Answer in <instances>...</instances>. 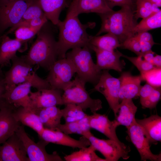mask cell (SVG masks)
<instances>
[{
	"mask_svg": "<svg viewBox=\"0 0 161 161\" xmlns=\"http://www.w3.org/2000/svg\"><path fill=\"white\" fill-rule=\"evenodd\" d=\"M161 10L142 19L136 25L134 30V34L136 33L149 30L161 27Z\"/></svg>",
	"mask_w": 161,
	"mask_h": 161,
	"instance_id": "obj_30",
	"label": "cell"
},
{
	"mask_svg": "<svg viewBox=\"0 0 161 161\" xmlns=\"http://www.w3.org/2000/svg\"><path fill=\"white\" fill-rule=\"evenodd\" d=\"M24 144L15 133L0 145V161H30Z\"/></svg>",
	"mask_w": 161,
	"mask_h": 161,
	"instance_id": "obj_14",
	"label": "cell"
},
{
	"mask_svg": "<svg viewBox=\"0 0 161 161\" xmlns=\"http://www.w3.org/2000/svg\"><path fill=\"white\" fill-rule=\"evenodd\" d=\"M155 88L156 87L148 83L142 86L139 96L140 97V102L141 105L147 99Z\"/></svg>",
	"mask_w": 161,
	"mask_h": 161,
	"instance_id": "obj_44",
	"label": "cell"
},
{
	"mask_svg": "<svg viewBox=\"0 0 161 161\" xmlns=\"http://www.w3.org/2000/svg\"><path fill=\"white\" fill-rule=\"evenodd\" d=\"M49 71L46 79L51 88L63 90L70 84L72 76L76 73L73 64L66 58L57 60Z\"/></svg>",
	"mask_w": 161,
	"mask_h": 161,
	"instance_id": "obj_7",
	"label": "cell"
},
{
	"mask_svg": "<svg viewBox=\"0 0 161 161\" xmlns=\"http://www.w3.org/2000/svg\"><path fill=\"white\" fill-rule=\"evenodd\" d=\"M86 83L77 75L63 90L62 95L63 105L74 104L80 106L84 111L89 109L92 113L102 109L101 100L90 97L86 89Z\"/></svg>",
	"mask_w": 161,
	"mask_h": 161,
	"instance_id": "obj_6",
	"label": "cell"
},
{
	"mask_svg": "<svg viewBox=\"0 0 161 161\" xmlns=\"http://www.w3.org/2000/svg\"><path fill=\"white\" fill-rule=\"evenodd\" d=\"M96 149L91 145L89 147L80 148L78 151L66 155L64 157L66 161H106L105 159L98 157Z\"/></svg>",
	"mask_w": 161,
	"mask_h": 161,
	"instance_id": "obj_29",
	"label": "cell"
},
{
	"mask_svg": "<svg viewBox=\"0 0 161 161\" xmlns=\"http://www.w3.org/2000/svg\"><path fill=\"white\" fill-rule=\"evenodd\" d=\"M16 108L11 106L0 109V145L15 133L21 125L13 115Z\"/></svg>",
	"mask_w": 161,
	"mask_h": 161,
	"instance_id": "obj_21",
	"label": "cell"
},
{
	"mask_svg": "<svg viewBox=\"0 0 161 161\" xmlns=\"http://www.w3.org/2000/svg\"></svg>",
	"mask_w": 161,
	"mask_h": 161,
	"instance_id": "obj_49",
	"label": "cell"
},
{
	"mask_svg": "<svg viewBox=\"0 0 161 161\" xmlns=\"http://www.w3.org/2000/svg\"><path fill=\"white\" fill-rule=\"evenodd\" d=\"M43 25L35 27H19L14 31L16 38L23 44L36 35Z\"/></svg>",
	"mask_w": 161,
	"mask_h": 161,
	"instance_id": "obj_34",
	"label": "cell"
},
{
	"mask_svg": "<svg viewBox=\"0 0 161 161\" xmlns=\"http://www.w3.org/2000/svg\"><path fill=\"white\" fill-rule=\"evenodd\" d=\"M141 127L150 143L155 144L161 140V117L152 115L142 119H135Z\"/></svg>",
	"mask_w": 161,
	"mask_h": 161,
	"instance_id": "obj_22",
	"label": "cell"
},
{
	"mask_svg": "<svg viewBox=\"0 0 161 161\" xmlns=\"http://www.w3.org/2000/svg\"><path fill=\"white\" fill-rule=\"evenodd\" d=\"M49 116L57 127L61 124L62 117L61 110L56 106L45 108Z\"/></svg>",
	"mask_w": 161,
	"mask_h": 161,
	"instance_id": "obj_41",
	"label": "cell"
},
{
	"mask_svg": "<svg viewBox=\"0 0 161 161\" xmlns=\"http://www.w3.org/2000/svg\"><path fill=\"white\" fill-rule=\"evenodd\" d=\"M120 47L129 50L134 53L137 56L140 55L142 54L141 41L134 34L121 44Z\"/></svg>",
	"mask_w": 161,
	"mask_h": 161,
	"instance_id": "obj_38",
	"label": "cell"
},
{
	"mask_svg": "<svg viewBox=\"0 0 161 161\" xmlns=\"http://www.w3.org/2000/svg\"><path fill=\"white\" fill-rule=\"evenodd\" d=\"M95 25V23L92 22L83 24L78 16L66 17L64 21L60 20L56 25L59 31L57 41L58 59L65 58L67 52L70 49L88 47L91 35L86 30Z\"/></svg>",
	"mask_w": 161,
	"mask_h": 161,
	"instance_id": "obj_1",
	"label": "cell"
},
{
	"mask_svg": "<svg viewBox=\"0 0 161 161\" xmlns=\"http://www.w3.org/2000/svg\"><path fill=\"white\" fill-rule=\"evenodd\" d=\"M32 87L30 84L25 82L16 85H7L4 97L9 104L16 107H22L35 113L30 97Z\"/></svg>",
	"mask_w": 161,
	"mask_h": 161,
	"instance_id": "obj_13",
	"label": "cell"
},
{
	"mask_svg": "<svg viewBox=\"0 0 161 161\" xmlns=\"http://www.w3.org/2000/svg\"><path fill=\"white\" fill-rule=\"evenodd\" d=\"M6 86V84L4 80V74L0 67V109L3 107L11 105L6 102L4 97Z\"/></svg>",
	"mask_w": 161,
	"mask_h": 161,
	"instance_id": "obj_42",
	"label": "cell"
},
{
	"mask_svg": "<svg viewBox=\"0 0 161 161\" xmlns=\"http://www.w3.org/2000/svg\"><path fill=\"white\" fill-rule=\"evenodd\" d=\"M61 90L51 88L31 91L29 95L33 108L35 111L38 109L63 105Z\"/></svg>",
	"mask_w": 161,
	"mask_h": 161,
	"instance_id": "obj_19",
	"label": "cell"
},
{
	"mask_svg": "<svg viewBox=\"0 0 161 161\" xmlns=\"http://www.w3.org/2000/svg\"><path fill=\"white\" fill-rule=\"evenodd\" d=\"M135 7L126 6L120 10L99 14L101 26L96 36L104 32L111 33L118 39L120 44L134 35L137 24L134 16Z\"/></svg>",
	"mask_w": 161,
	"mask_h": 161,
	"instance_id": "obj_3",
	"label": "cell"
},
{
	"mask_svg": "<svg viewBox=\"0 0 161 161\" xmlns=\"http://www.w3.org/2000/svg\"><path fill=\"white\" fill-rule=\"evenodd\" d=\"M120 82L119 78L112 76L107 70L102 71L99 79L94 89L105 97L115 115L120 103L119 92Z\"/></svg>",
	"mask_w": 161,
	"mask_h": 161,
	"instance_id": "obj_11",
	"label": "cell"
},
{
	"mask_svg": "<svg viewBox=\"0 0 161 161\" xmlns=\"http://www.w3.org/2000/svg\"><path fill=\"white\" fill-rule=\"evenodd\" d=\"M160 87L155 88L147 99L141 104L143 108L152 109L156 107L161 98Z\"/></svg>",
	"mask_w": 161,
	"mask_h": 161,
	"instance_id": "obj_39",
	"label": "cell"
},
{
	"mask_svg": "<svg viewBox=\"0 0 161 161\" xmlns=\"http://www.w3.org/2000/svg\"><path fill=\"white\" fill-rule=\"evenodd\" d=\"M23 44L16 38L12 39L7 35H3L0 43V66L9 64Z\"/></svg>",
	"mask_w": 161,
	"mask_h": 161,
	"instance_id": "obj_25",
	"label": "cell"
},
{
	"mask_svg": "<svg viewBox=\"0 0 161 161\" xmlns=\"http://www.w3.org/2000/svg\"><path fill=\"white\" fill-rule=\"evenodd\" d=\"M152 4L156 5L158 7L161 6V0H148Z\"/></svg>",
	"mask_w": 161,
	"mask_h": 161,
	"instance_id": "obj_48",
	"label": "cell"
},
{
	"mask_svg": "<svg viewBox=\"0 0 161 161\" xmlns=\"http://www.w3.org/2000/svg\"><path fill=\"white\" fill-rule=\"evenodd\" d=\"M124 57L130 61L140 71V74L156 68L151 63L144 60L140 56L130 57L123 54Z\"/></svg>",
	"mask_w": 161,
	"mask_h": 161,
	"instance_id": "obj_35",
	"label": "cell"
},
{
	"mask_svg": "<svg viewBox=\"0 0 161 161\" xmlns=\"http://www.w3.org/2000/svg\"><path fill=\"white\" fill-rule=\"evenodd\" d=\"M109 7L111 9L115 6L121 7L130 6L135 7L136 0H105Z\"/></svg>",
	"mask_w": 161,
	"mask_h": 161,
	"instance_id": "obj_43",
	"label": "cell"
},
{
	"mask_svg": "<svg viewBox=\"0 0 161 161\" xmlns=\"http://www.w3.org/2000/svg\"><path fill=\"white\" fill-rule=\"evenodd\" d=\"M137 107L132 99L123 100L120 103L117 112L114 115L115 120L119 125L129 126L135 120V115Z\"/></svg>",
	"mask_w": 161,
	"mask_h": 161,
	"instance_id": "obj_26",
	"label": "cell"
},
{
	"mask_svg": "<svg viewBox=\"0 0 161 161\" xmlns=\"http://www.w3.org/2000/svg\"><path fill=\"white\" fill-rule=\"evenodd\" d=\"M35 113L38 116L44 128L56 129L57 126L49 116L45 108L36 109Z\"/></svg>",
	"mask_w": 161,
	"mask_h": 161,
	"instance_id": "obj_40",
	"label": "cell"
},
{
	"mask_svg": "<svg viewBox=\"0 0 161 161\" xmlns=\"http://www.w3.org/2000/svg\"><path fill=\"white\" fill-rule=\"evenodd\" d=\"M64 108L61 109L62 117L66 123L74 122L80 120L87 115L80 106L73 104L65 105Z\"/></svg>",
	"mask_w": 161,
	"mask_h": 161,
	"instance_id": "obj_32",
	"label": "cell"
},
{
	"mask_svg": "<svg viewBox=\"0 0 161 161\" xmlns=\"http://www.w3.org/2000/svg\"><path fill=\"white\" fill-rule=\"evenodd\" d=\"M112 10L105 0H72L68 8L66 17L78 16L83 13L98 14Z\"/></svg>",
	"mask_w": 161,
	"mask_h": 161,
	"instance_id": "obj_16",
	"label": "cell"
},
{
	"mask_svg": "<svg viewBox=\"0 0 161 161\" xmlns=\"http://www.w3.org/2000/svg\"><path fill=\"white\" fill-rule=\"evenodd\" d=\"M86 134L84 137L88 139L96 150L104 156L106 161H117L120 158L126 160L129 158V146H123L110 139H100L95 137L90 131Z\"/></svg>",
	"mask_w": 161,
	"mask_h": 161,
	"instance_id": "obj_10",
	"label": "cell"
},
{
	"mask_svg": "<svg viewBox=\"0 0 161 161\" xmlns=\"http://www.w3.org/2000/svg\"><path fill=\"white\" fill-rule=\"evenodd\" d=\"M135 5L134 16L137 20L144 18L161 10L148 0H136Z\"/></svg>",
	"mask_w": 161,
	"mask_h": 161,
	"instance_id": "obj_31",
	"label": "cell"
},
{
	"mask_svg": "<svg viewBox=\"0 0 161 161\" xmlns=\"http://www.w3.org/2000/svg\"><path fill=\"white\" fill-rule=\"evenodd\" d=\"M127 129V133L131 142L137 148L142 161H160L161 154H153L150 143L141 127L135 120Z\"/></svg>",
	"mask_w": 161,
	"mask_h": 161,
	"instance_id": "obj_12",
	"label": "cell"
},
{
	"mask_svg": "<svg viewBox=\"0 0 161 161\" xmlns=\"http://www.w3.org/2000/svg\"><path fill=\"white\" fill-rule=\"evenodd\" d=\"M89 47L95 53L97 58L96 64L100 70L113 69L120 72L124 68L126 63L124 61L120 60L123 54L117 49L111 51L91 45L89 46Z\"/></svg>",
	"mask_w": 161,
	"mask_h": 161,
	"instance_id": "obj_17",
	"label": "cell"
},
{
	"mask_svg": "<svg viewBox=\"0 0 161 161\" xmlns=\"http://www.w3.org/2000/svg\"><path fill=\"white\" fill-rule=\"evenodd\" d=\"M46 16L20 21L10 28L5 34L11 33L20 27H35L43 25L48 21Z\"/></svg>",
	"mask_w": 161,
	"mask_h": 161,
	"instance_id": "obj_37",
	"label": "cell"
},
{
	"mask_svg": "<svg viewBox=\"0 0 161 161\" xmlns=\"http://www.w3.org/2000/svg\"><path fill=\"white\" fill-rule=\"evenodd\" d=\"M45 16L39 0H32L19 22Z\"/></svg>",
	"mask_w": 161,
	"mask_h": 161,
	"instance_id": "obj_33",
	"label": "cell"
},
{
	"mask_svg": "<svg viewBox=\"0 0 161 161\" xmlns=\"http://www.w3.org/2000/svg\"><path fill=\"white\" fill-rule=\"evenodd\" d=\"M11 60L12 66L4 74L6 85H16L28 82L38 90L51 88L46 79L41 78L32 70V66L26 62L23 56L16 55Z\"/></svg>",
	"mask_w": 161,
	"mask_h": 161,
	"instance_id": "obj_4",
	"label": "cell"
},
{
	"mask_svg": "<svg viewBox=\"0 0 161 161\" xmlns=\"http://www.w3.org/2000/svg\"><path fill=\"white\" fill-rule=\"evenodd\" d=\"M52 30L47 21L37 33L36 38L27 55L23 56L30 65H37L49 70L57 60V41Z\"/></svg>",
	"mask_w": 161,
	"mask_h": 161,
	"instance_id": "obj_2",
	"label": "cell"
},
{
	"mask_svg": "<svg viewBox=\"0 0 161 161\" xmlns=\"http://www.w3.org/2000/svg\"><path fill=\"white\" fill-rule=\"evenodd\" d=\"M88 117L91 128L100 132L109 139L116 141L121 146H127L121 142L117 137L116 130L119 125L115 119L111 121L106 115L96 112L90 115H88Z\"/></svg>",
	"mask_w": 161,
	"mask_h": 161,
	"instance_id": "obj_18",
	"label": "cell"
},
{
	"mask_svg": "<svg viewBox=\"0 0 161 161\" xmlns=\"http://www.w3.org/2000/svg\"><path fill=\"white\" fill-rule=\"evenodd\" d=\"M139 40L144 41H154L152 35L148 31L141 32L134 34Z\"/></svg>",
	"mask_w": 161,
	"mask_h": 161,
	"instance_id": "obj_45",
	"label": "cell"
},
{
	"mask_svg": "<svg viewBox=\"0 0 161 161\" xmlns=\"http://www.w3.org/2000/svg\"><path fill=\"white\" fill-rule=\"evenodd\" d=\"M119 78L120 82V101L126 99H132L139 96L141 83L144 80L141 75L134 76L129 72H125L122 73Z\"/></svg>",
	"mask_w": 161,
	"mask_h": 161,
	"instance_id": "obj_20",
	"label": "cell"
},
{
	"mask_svg": "<svg viewBox=\"0 0 161 161\" xmlns=\"http://www.w3.org/2000/svg\"><path fill=\"white\" fill-rule=\"evenodd\" d=\"M152 64L156 68H161V56L160 55L155 54L153 59Z\"/></svg>",
	"mask_w": 161,
	"mask_h": 161,
	"instance_id": "obj_47",
	"label": "cell"
},
{
	"mask_svg": "<svg viewBox=\"0 0 161 161\" xmlns=\"http://www.w3.org/2000/svg\"><path fill=\"white\" fill-rule=\"evenodd\" d=\"M88 115L83 118L74 122L61 123L56 130L67 134H79L82 136L86 132L90 131Z\"/></svg>",
	"mask_w": 161,
	"mask_h": 161,
	"instance_id": "obj_28",
	"label": "cell"
},
{
	"mask_svg": "<svg viewBox=\"0 0 161 161\" xmlns=\"http://www.w3.org/2000/svg\"><path fill=\"white\" fill-rule=\"evenodd\" d=\"M38 136L40 139L49 143H52L73 148H81L91 145L88 139L83 136H82L79 140H77L57 130L44 128Z\"/></svg>",
	"mask_w": 161,
	"mask_h": 161,
	"instance_id": "obj_15",
	"label": "cell"
},
{
	"mask_svg": "<svg viewBox=\"0 0 161 161\" xmlns=\"http://www.w3.org/2000/svg\"><path fill=\"white\" fill-rule=\"evenodd\" d=\"M13 114L17 121L24 126L31 128L38 135L44 129L38 115L31 110L20 106L13 110Z\"/></svg>",
	"mask_w": 161,
	"mask_h": 161,
	"instance_id": "obj_24",
	"label": "cell"
},
{
	"mask_svg": "<svg viewBox=\"0 0 161 161\" xmlns=\"http://www.w3.org/2000/svg\"><path fill=\"white\" fill-rule=\"evenodd\" d=\"M89 45L103 50L113 51L120 47V44L115 35L111 33H107L101 36L91 35L89 46Z\"/></svg>",
	"mask_w": 161,
	"mask_h": 161,
	"instance_id": "obj_27",
	"label": "cell"
},
{
	"mask_svg": "<svg viewBox=\"0 0 161 161\" xmlns=\"http://www.w3.org/2000/svg\"><path fill=\"white\" fill-rule=\"evenodd\" d=\"M32 0H0V31L18 23Z\"/></svg>",
	"mask_w": 161,
	"mask_h": 161,
	"instance_id": "obj_9",
	"label": "cell"
},
{
	"mask_svg": "<svg viewBox=\"0 0 161 161\" xmlns=\"http://www.w3.org/2000/svg\"><path fill=\"white\" fill-rule=\"evenodd\" d=\"M140 75L147 83L156 88L160 87L161 68H155Z\"/></svg>",
	"mask_w": 161,
	"mask_h": 161,
	"instance_id": "obj_36",
	"label": "cell"
},
{
	"mask_svg": "<svg viewBox=\"0 0 161 161\" xmlns=\"http://www.w3.org/2000/svg\"><path fill=\"white\" fill-rule=\"evenodd\" d=\"M155 53L152 50L145 52L140 55L144 60L151 63Z\"/></svg>",
	"mask_w": 161,
	"mask_h": 161,
	"instance_id": "obj_46",
	"label": "cell"
},
{
	"mask_svg": "<svg viewBox=\"0 0 161 161\" xmlns=\"http://www.w3.org/2000/svg\"><path fill=\"white\" fill-rule=\"evenodd\" d=\"M88 46L72 49L66 53V58L73 64L78 77L85 83L94 85L98 82L102 71L94 62Z\"/></svg>",
	"mask_w": 161,
	"mask_h": 161,
	"instance_id": "obj_5",
	"label": "cell"
},
{
	"mask_svg": "<svg viewBox=\"0 0 161 161\" xmlns=\"http://www.w3.org/2000/svg\"><path fill=\"white\" fill-rule=\"evenodd\" d=\"M48 20L57 25L61 11L68 8L72 0H39Z\"/></svg>",
	"mask_w": 161,
	"mask_h": 161,
	"instance_id": "obj_23",
	"label": "cell"
},
{
	"mask_svg": "<svg viewBox=\"0 0 161 161\" xmlns=\"http://www.w3.org/2000/svg\"><path fill=\"white\" fill-rule=\"evenodd\" d=\"M24 126L21 125L15 132L23 142L30 161H63L56 151L48 153L45 147L49 143L42 140L36 143L25 132Z\"/></svg>",
	"mask_w": 161,
	"mask_h": 161,
	"instance_id": "obj_8",
	"label": "cell"
}]
</instances>
